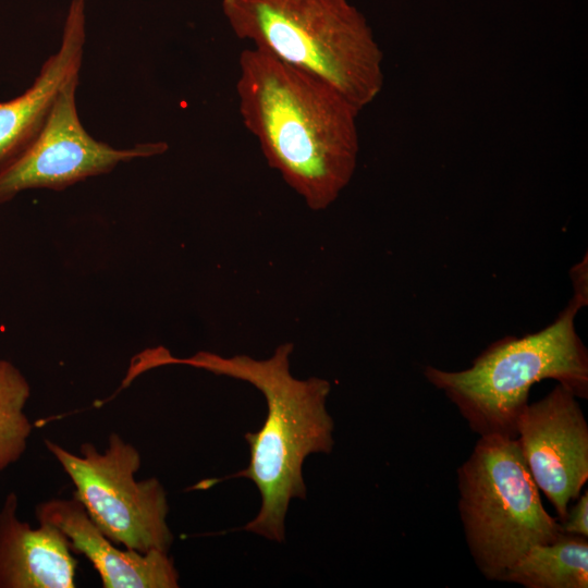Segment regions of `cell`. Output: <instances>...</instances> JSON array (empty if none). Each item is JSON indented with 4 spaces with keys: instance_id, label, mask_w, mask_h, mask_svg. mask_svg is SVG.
<instances>
[{
    "instance_id": "obj_5",
    "label": "cell",
    "mask_w": 588,
    "mask_h": 588,
    "mask_svg": "<svg viewBox=\"0 0 588 588\" xmlns=\"http://www.w3.org/2000/svg\"><path fill=\"white\" fill-rule=\"evenodd\" d=\"M457 482L466 542L487 579L500 580L529 548L564 535L542 505L516 438L479 437Z\"/></svg>"
},
{
    "instance_id": "obj_12",
    "label": "cell",
    "mask_w": 588,
    "mask_h": 588,
    "mask_svg": "<svg viewBox=\"0 0 588 588\" xmlns=\"http://www.w3.org/2000/svg\"><path fill=\"white\" fill-rule=\"evenodd\" d=\"M526 588H587V538L564 534L535 544L500 578Z\"/></svg>"
},
{
    "instance_id": "obj_7",
    "label": "cell",
    "mask_w": 588,
    "mask_h": 588,
    "mask_svg": "<svg viewBox=\"0 0 588 588\" xmlns=\"http://www.w3.org/2000/svg\"><path fill=\"white\" fill-rule=\"evenodd\" d=\"M78 77L61 89L49 118L33 144L0 171V204L26 189L62 191L88 177L107 174L120 162L162 155L166 142L117 149L95 139L79 121L75 93Z\"/></svg>"
},
{
    "instance_id": "obj_4",
    "label": "cell",
    "mask_w": 588,
    "mask_h": 588,
    "mask_svg": "<svg viewBox=\"0 0 588 588\" xmlns=\"http://www.w3.org/2000/svg\"><path fill=\"white\" fill-rule=\"evenodd\" d=\"M583 306L571 299L556 319L522 338L490 344L461 371L426 366L424 376L456 406L479 434L516 438L531 387L553 379L579 399L588 397V351L576 332Z\"/></svg>"
},
{
    "instance_id": "obj_2",
    "label": "cell",
    "mask_w": 588,
    "mask_h": 588,
    "mask_svg": "<svg viewBox=\"0 0 588 588\" xmlns=\"http://www.w3.org/2000/svg\"><path fill=\"white\" fill-rule=\"evenodd\" d=\"M293 344L278 346L271 357L246 355L222 357L198 352L176 358L167 348L158 354V365L182 364L215 375L246 381L257 388L267 403V417L258 432L245 434L248 466L231 478L250 479L261 495L256 517L244 530L281 542L285 539V517L292 499H305L303 464L311 453H330L333 420L326 409L330 382L311 377L294 378L290 372Z\"/></svg>"
},
{
    "instance_id": "obj_10",
    "label": "cell",
    "mask_w": 588,
    "mask_h": 588,
    "mask_svg": "<svg viewBox=\"0 0 588 588\" xmlns=\"http://www.w3.org/2000/svg\"><path fill=\"white\" fill-rule=\"evenodd\" d=\"M85 0H72L61 45L20 96L0 101V171L13 163L44 128L61 89L79 76L86 37Z\"/></svg>"
},
{
    "instance_id": "obj_9",
    "label": "cell",
    "mask_w": 588,
    "mask_h": 588,
    "mask_svg": "<svg viewBox=\"0 0 588 588\" xmlns=\"http://www.w3.org/2000/svg\"><path fill=\"white\" fill-rule=\"evenodd\" d=\"M39 523L58 527L71 549L85 555L98 572L103 588H176L179 573L162 551L142 553L120 549L90 519L76 499H51L36 506Z\"/></svg>"
},
{
    "instance_id": "obj_11",
    "label": "cell",
    "mask_w": 588,
    "mask_h": 588,
    "mask_svg": "<svg viewBox=\"0 0 588 588\" xmlns=\"http://www.w3.org/2000/svg\"><path fill=\"white\" fill-rule=\"evenodd\" d=\"M16 510L11 492L0 509V588H74L77 561L66 536L49 523L33 528Z\"/></svg>"
},
{
    "instance_id": "obj_8",
    "label": "cell",
    "mask_w": 588,
    "mask_h": 588,
    "mask_svg": "<svg viewBox=\"0 0 588 588\" xmlns=\"http://www.w3.org/2000/svg\"><path fill=\"white\" fill-rule=\"evenodd\" d=\"M577 399L558 383L546 396L527 404L516 427L529 473L559 522L588 479V425Z\"/></svg>"
},
{
    "instance_id": "obj_6",
    "label": "cell",
    "mask_w": 588,
    "mask_h": 588,
    "mask_svg": "<svg viewBox=\"0 0 588 588\" xmlns=\"http://www.w3.org/2000/svg\"><path fill=\"white\" fill-rule=\"evenodd\" d=\"M45 444L72 480L73 497L111 541L142 553H169L173 535L167 493L155 477L136 480L142 458L133 444L114 432L103 452L88 442L81 444L79 454L48 439Z\"/></svg>"
},
{
    "instance_id": "obj_15",
    "label": "cell",
    "mask_w": 588,
    "mask_h": 588,
    "mask_svg": "<svg viewBox=\"0 0 588 588\" xmlns=\"http://www.w3.org/2000/svg\"><path fill=\"white\" fill-rule=\"evenodd\" d=\"M572 280L574 286L573 299L577 301L583 307L587 305V258L583 259L572 269Z\"/></svg>"
},
{
    "instance_id": "obj_14",
    "label": "cell",
    "mask_w": 588,
    "mask_h": 588,
    "mask_svg": "<svg viewBox=\"0 0 588 588\" xmlns=\"http://www.w3.org/2000/svg\"><path fill=\"white\" fill-rule=\"evenodd\" d=\"M576 503L567 509L563 520L559 522L563 534L588 537V491L577 498Z\"/></svg>"
},
{
    "instance_id": "obj_1",
    "label": "cell",
    "mask_w": 588,
    "mask_h": 588,
    "mask_svg": "<svg viewBox=\"0 0 588 588\" xmlns=\"http://www.w3.org/2000/svg\"><path fill=\"white\" fill-rule=\"evenodd\" d=\"M238 111L267 163L315 211L350 183L359 110L323 81L256 48L238 57Z\"/></svg>"
},
{
    "instance_id": "obj_3",
    "label": "cell",
    "mask_w": 588,
    "mask_h": 588,
    "mask_svg": "<svg viewBox=\"0 0 588 588\" xmlns=\"http://www.w3.org/2000/svg\"><path fill=\"white\" fill-rule=\"evenodd\" d=\"M234 35L313 75L359 111L383 86V54L348 0H222Z\"/></svg>"
},
{
    "instance_id": "obj_13",
    "label": "cell",
    "mask_w": 588,
    "mask_h": 588,
    "mask_svg": "<svg viewBox=\"0 0 588 588\" xmlns=\"http://www.w3.org/2000/svg\"><path fill=\"white\" fill-rule=\"evenodd\" d=\"M30 385L11 362L0 359V471L26 451L33 425L25 414Z\"/></svg>"
}]
</instances>
